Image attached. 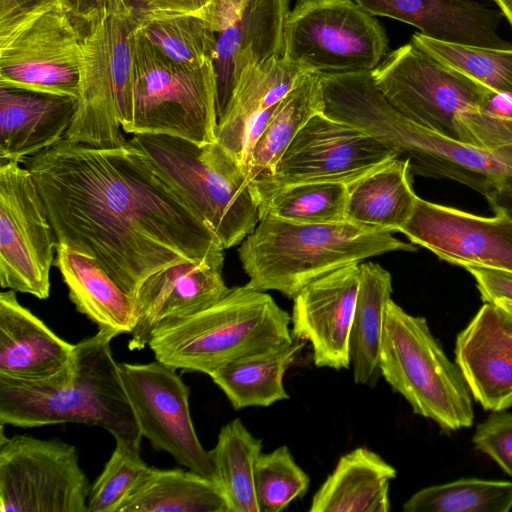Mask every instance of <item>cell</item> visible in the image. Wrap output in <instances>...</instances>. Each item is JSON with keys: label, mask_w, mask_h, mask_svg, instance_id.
Instances as JSON below:
<instances>
[{"label": "cell", "mask_w": 512, "mask_h": 512, "mask_svg": "<svg viewBox=\"0 0 512 512\" xmlns=\"http://www.w3.org/2000/svg\"><path fill=\"white\" fill-rule=\"evenodd\" d=\"M23 163L57 244L94 257L131 295L167 266L224 259L217 235L129 140L100 148L63 139Z\"/></svg>", "instance_id": "6da1fadb"}, {"label": "cell", "mask_w": 512, "mask_h": 512, "mask_svg": "<svg viewBox=\"0 0 512 512\" xmlns=\"http://www.w3.org/2000/svg\"><path fill=\"white\" fill-rule=\"evenodd\" d=\"M111 340L97 332L75 344L71 372L62 381L0 378V424L22 428L94 425L108 431L115 441L140 446L142 434L112 354Z\"/></svg>", "instance_id": "7a4b0ae2"}, {"label": "cell", "mask_w": 512, "mask_h": 512, "mask_svg": "<svg viewBox=\"0 0 512 512\" xmlns=\"http://www.w3.org/2000/svg\"><path fill=\"white\" fill-rule=\"evenodd\" d=\"M418 247L391 232L351 222L303 224L261 215L238 248L254 290H276L293 299L306 285L341 267Z\"/></svg>", "instance_id": "3957f363"}, {"label": "cell", "mask_w": 512, "mask_h": 512, "mask_svg": "<svg viewBox=\"0 0 512 512\" xmlns=\"http://www.w3.org/2000/svg\"><path fill=\"white\" fill-rule=\"evenodd\" d=\"M372 75L385 99L413 122L483 149L512 145V122L485 109L490 88L412 41L388 54Z\"/></svg>", "instance_id": "277c9868"}, {"label": "cell", "mask_w": 512, "mask_h": 512, "mask_svg": "<svg viewBox=\"0 0 512 512\" xmlns=\"http://www.w3.org/2000/svg\"><path fill=\"white\" fill-rule=\"evenodd\" d=\"M290 321L269 294L245 284L202 311L160 323L148 346L163 364L210 375L236 360L291 346Z\"/></svg>", "instance_id": "5b68a950"}, {"label": "cell", "mask_w": 512, "mask_h": 512, "mask_svg": "<svg viewBox=\"0 0 512 512\" xmlns=\"http://www.w3.org/2000/svg\"><path fill=\"white\" fill-rule=\"evenodd\" d=\"M158 172L213 230L224 249L240 244L260 221V203L239 160L217 141L197 145L158 134H135Z\"/></svg>", "instance_id": "8992f818"}, {"label": "cell", "mask_w": 512, "mask_h": 512, "mask_svg": "<svg viewBox=\"0 0 512 512\" xmlns=\"http://www.w3.org/2000/svg\"><path fill=\"white\" fill-rule=\"evenodd\" d=\"M380 372L413 412L451 432L473 424L472 394L456 364L445 354L424 317L392 299L384 324Z\"/></svg>", "instance_id": "52a82bcc"}, {"label": "cell", "mask_w": 512, "mask_h": 512, "mask_svg": "<svg viewBox=\"0 0 512 512\" xmlns=\"http://www.w3.org/2000/svg\"><path fill=\"white\" fill-rule=\"evenodd\" d=\"M217 123L213 61L198 67L181 65L136 31L129 133L168 135L205 145L216 141Z\"/></svg>", "instance_id": "ba28073f"}, {"label": "cell", "mask_w": 512, "mask_h": 512, "mask_svg": "<svg viewBox=\"0 0 512 512\" xmlns=\"http://www.w3.org/2000/svg\"><path fill=\"white\" fill-rule=\"evenodd\" d=\"M387 49L383 27L353 0H298L285 20L282 57L305 72L371 71Z\"/></svg>", "instance_id": "9c48e42d"}, {"label": "cell", "mask_w": 512, "mask_h": 512, "mask_svg": "<svg viewBox=\"0 0 512 512\" xmlns=\"http://www.w3.org/2000/svg\"><path fill=\"white\" fill-rule=\"evenodd\" d=\"M90 488L73 445L2 429L0 512H87Z\"/></svg>", "instance_id": "30bf717a"}, {"label": "cell", "mask_w": 512, "mask_h": 512, "mask_svg": "<svg viewBox=\"0 0 512 512\" xmlns=\"http://www.w3.org/2000/svg\"><path fill=\"white\" fill-rule=\"evenodd\" d=\"M56 247V235L31 172L18 162L1 161V287L47 299Z\"/></svg>", "instance_id": "8fae6325"}, {"label": "cell", "mask_w": 512, "mask_h": 512, "mask_svg": "<svg viewBox=\"0 0 512 512\" xmlns=\"http://www.w3.org/2000/svg\"><path fill=\"white\" fill-rule=\"evenodd\" d=\"M394 158L397 155L392 150L369 134L320 113L301 128L273 174L253 189L261 205L291 185L332 182L349 186Z\"/></svg>", "instance_id": "7c38bea8"}, {"label": "cell", "mask_w": 512, "mask_h": 512, "mask_svg": "<svg viewBox=\"0 0 512 512\" xmlns=\"http://www.w3.org/2000/svg\"><path fill=\"white\" fill-rule=\"evenodd\" d=\"M377 132L398 158L409 160L413 175L456 181L486 199L512 191V145L483 149L429 130L397 110L381 119Z\"/></svg>", "instance_id": "4fadbf2b"}, {"label": "cell", "mask_w": 512, "mask_h": 512, "mask_svg": "<svg viewBox=\"0 0 512 512\" xmlns=\"http://www.w3.org/2000/svg\"><path fill=\"white\" fill-rule=\"evenodd\" d=\"M118 366L142 437L180 465L217 483L210 451L201 445L190 415V389L177 369L158 360Z\"/></svg>", "instance_id": "5bb4252c"}, {"label": "cell", "mask_w": 512, "mask_h": 512, "mask_svg": "<svg viewBox=\"0 0 512 512\" xmlns=\"http://www.w3.org/2000/svg\"><path fill=\"white\" fill-rule=\"evenodd\" d=\"M83 35L63 5L32 19L0 43V87L78 99Z\"/></svg>", "instance_id": "9a60e30c"}, {"label": "cell", "mask_w": 512, "mask_h": 512, "mask_svg": "<svg viewBox=\"0 0 512 512\" xmlns=\"http://www.w3.org/2000/svg\"><path fill=\"white\" fill-rule=\"evenodd\" d=\"M493 211L480 216L418 197L401 233L449 264L512 275V218Z\"/></svg>", "instance_id": "2e32d148"}, {"label": "cell", "mask_w": 512, "mask_h": 512, "mask_svg": "<svg viewBox=\"0 0 512 512\" xmlns=\"http://www.w3.org/2000/svg\"><path fill=\"white\" fill-rule=\"evenodd\" d=\"M223 263L220 258L185 261L147 277L132 294L134 328L129 349L148 346L160 323L193 315L222 299L230 290L222 276Z\"/></svg>", "instance_id": "e0dca14e"}, {"label": "cell", "mask_w": 512, "mask_h": 512, "mask_svg": "<svg viewBox=\"0 0 512 512\" xmlns=\"http://www.w3.org/2000/svg\"><path fill=\"white\" fill-rule=\"evenodd\" d=\"M359 288V263L306 285L294 298L292 336L307 340L318 367L348 369L350 333Z\"/></svg>", "instance_id": "ac0fdd59"}, {"label": "cell", "mask_w": 512, "mask_h": 512, "mask_svg": "<svg viewBox=\"0 0 512 512\" xmlns=\"http://www.w3.org/2000/svg\"><path fill=\"white\" fill-rule=\"evenodd\" d=\"M455 362L485 410L512 407V318L485 302L455 341Z\"/></svg>", "instance_id": "d6986e66"}, {"label": "cell", "mask_w": 512, "mask_h": 512, "mask_svg": "<svg viewBox=\"0 0 512 512\" xmlns=\"http://www.w3.org/2000/svg\"><path fill=\"white\" fill-rule=\"evenodd\" d=\"M75 344L55 334L21 305L14 290L0 294V378L25 382L66 379Z\"/></svg>", "instance_id": "ffe728a7"}, {"label": "cell", "mask_w": 512, "mask_h": 512, "mask_svg": "<svg viewBox=\"0 0 512 512\" xmlns=\"http://www.w3.org/2000/svg\"><path fill=\"white\" fill-rule=\"evenodd\" d=\"M122 131L105 16L89 26L83 35L79 96L64 139L94 147L112 148L127 141Z\"/></svg>", "instance_id": "44dd1931"}, {"label": "cell", "mask_w": 512, "mask_h": 512, "mask_svg": "<svg viewBox=\"0 0 512 512\" xmlns=\"http://www.w3.org/2000/svg\"><path fill=\"white\" fill-rule=\"evenodd\" d=\"M353 1L372 16L404 22L434 40L485 48H512L498 34L502 12L475 0Z\"/></svg>", "instance_id": "7402d4cb"}, {"label": "cell", "mask_w": 512, "mask_h": 512, "mask_svg": "<svg viewBox=\"0 0 512 512\" xmlns=\"http://www.w3.org/2000/svg\"><path fill=\"white\" fill-rule=\"evenodd\" d=\"M289 0H248L241 15L216 33L214 67L217 117L225 113L241 72L274 56H282Z\"/></svg>", "instance_id": "603a6c76"}, {"label": "cell", "mask_w": 512, "mask_h": 512, "mask_svg": "<svg viewBox=\"0 0 512 512\" xmlns=\"http://www.w3.org/2000/svg\"><path fill=\"white\" fill-rule=\"evenodd\" d=\"M77 99L0 87V159L23 163L64 139Z\"/></svg>", "instance_id": "cb8c5ba5"}, {"label": "cell", "mask_w": 512, "mask_h": 512, "mask_svg": "<svg viewBox=\"0 0 512 512\" xmlns=\"http://www.w3.org/2000/svg\"><path fill=\"white\" fill-rule=\"evenodd\" d=\"M53 266L60 271L76 310L93 322L99 333L113 339L132 332V295L94 257L57 244Z\"/></svg>", "instance_id": "d4e9b609"}, {"label": "cell", "mask_w": 512, "mask_h": 512, "mask_svg": "<svg viewBox=\"0 0 512 512\" xmlns=\"http://www.w3.org/2000/svg\"><path fill=\"white\" fill-rule=\"evenodd\" d=\"M396 469L365 447L343 455L314 494L310 512H388Z\"/></svg>", "instance_id": "484cf974"}, {"label": "cell", "mask_w": 512, "mask_h": 512, "mask_svg": "<svg viewBox=\"0 0 512 512\" xmlns=\"http://www.w3.org/2000/svg\"><path fill=\"white\" fill-rule=\"evenodd\" d=\"M306 73L282 56L246 66L218 120L216 141L241 163L243 136L250 120L280 102Z\"/></svg>", "instance_id": "4316f807"}, {"label": "cell", "mask_w": 512, "mask_h": 512, "mask_svg": "<svg viewBox=\"0 0 512 512\" xmlns=\"http://www.w3.org/2000/svg\"><path fill=\"white\" fill-rule=\"evenodd\" d=\"M417 199L409 160L394 158L348 186L346 220L391 233L401 232Z\"/></svg>", "instance_id": "83f0119b"}, {"label": "cell", "mask_w": 512, "mask_h": 512, "mask_svg": "<svg viewBox=\"0 0 512 512\" xmlns=\"http://www.w3.org/2000/svg\"><path fill=\"white\" fill-rule=\"evenodd\" d=\"M392 277L377 263L359 264V288L350 333V359L356 384L374 387L381 375L379 360Z\"/></svg>", "instance_id": "f1b7e54d"}, {"label": "cell", "mask_w": 512, "mask_h": 512, "mask_svg": "<svg viewBox=\"0 0 512 512\" xmlns=\"http://www.w3.org/2000/svg\"><path fill=\"white\" fill-rule=\"evenodd\" d=\"M322 112L320 75L308 72L277 103L265 129L243 163L252 187L273 174L276 164L301 128Z\"/></svg>", "instance_id": "f546056e"}, {"label": "cell", "mask_w": 512, "mask_h": 512, "mask_svg": "<svg viewBox=\"0 0 512 512\" xmlns=\"http://www.w3.org/2000/svg\"><path fill=\"white\" fill-rule=\"evenodd\" d=\"M117 512H229L219 485L191 470L150 467Z\"/></svg>", "instance_id": "4dcf8cb0"}, {"label": "cell", "mask_w": 512, "mask_h": 512, "mask_svg": "<svg viewBox=\"0 0 512 512\" xmlns=\"http://www.w3.org/2000/svg\"><path fill=\"white\" fill-rule=\"evenodd\" d=\"M302 347V343H293L276 352L242 358L213 371L209 376L234 409L268 407L289 399L283 379Z\"/></svg>", "instance_id": "1f68e13d"}, {"label": "cell", "mask_w": 512, "mask_h": 512, "mask_svg": "<svg viewBox=\"0 0 512 512\" xmlns=\"http://www.w3.org/2000/svg\"><path fill=\"white\" fill-rule=\"evenodd\" d=\"M262 441L236 418L225 424L210 450L217 484L229 512H260L255 489V466Z\"/></svg>", "instance_id": "d6a6232c"}, {"label": "cell", "mask_w": 512, "mask_h": 512, "mask_svg": "<svg viewBox=\"0 0 512 512\" xmlns=\"http://www.w3.org/2000/svg\"><path fill=\"white\" fill-rule=\"evenodd\" d=\"M136 31L181 65L198 67L214 60L216 33L198 13L138 10Z\"/></svg>", "instance_id": "836d02e7"}, {"label": "cell", "mask_w": 512, "mask_h": 512, "mask_svg": "<svg viewBox=\"0 0 512 512\" xmlns=\"http://www.w3.org/2000/svg\"><path fill=\"white\" fill-rule=\"evenodd\" d=\"M512 509V482L461 478L428 486L403 505L405 512H508Z\"/></svg>", "instance_id": "e575fe53"}, {"label": "cell", "mask_w": 512, "mask_h": 512, "mask_svg": "<svg viewBox=\"0 0 512 512\" xmlns=\"http://www.w3.org/2000/svg\"><path fill=\"white\" fill-rule=\"evenodd\" d=\"M348 186L343 183L312 182L287 186L260 205L267 214L294 223L321 224L346 220Z\"/></svg>", "instance_id": "d590c367"}, {"label": "cell", "mask_w": 512, "mask_h": 512, "mask_svg": "<svg viewBox=\"0 0 512 512\" xmlns=\"http://www.w3.org/2000/svg\"><path fill=\"white\" fill-rule=\"evenodd\" d=\"M411 41L443 65L496 92L512 96V48L448 43L420 33H415Z\"/></svg>", "instance_id": "8d00e7d4"}, {"label": "cell", "mask_w": 512, "mask_h": 512, "mask_svg": "<svg viewBox=\"0 0 512 512\" xmlns=\"http://www.w3.org/2000/svg\"><path fill=\"white\" fill-rule=\"evenodd\" d=\"M310 479L289 448L260 454L255 466V489L260 512H280L308 491Z\"/></svg>", "instance_id": "74e56055"}, {"label": "cell", "mask_w": 512, "mask_h": 512, "mask_svg": "<svg viewBox=\"0 0 512 512\" xmlns=\"http://www.w3.org/2000/svg\"><path fill=\"white\" fill-rule=\"evenodd\" d=\"M140 456V446L117 440L103 471L91 485L87 512H117L149 470Z\"/></svg>", "instance_id": "f35d334b"}, {"label": "cell", "mask_w": 512, "mask_h": 512, "mask_svg": "<svg viewBox=\"0 0 512 512\" xmlns=\"http://www.w3.org/2000/svg\"><path fill=\"white\" fill-rule=\"evenodd\" d=\"M472 443L512 478V413L494 411L477 425Z\"/></svg>", "instance_id": "ab89813d"}, {"label": "cell", "mask_w": 512, "mask_h": 512, "mask_svg": "<svg viewBox=\"0 0 512 512\" xmlns=\"http://www.w3.org/2000/svg\"><path fill=\"white\" fill-rule=\"evenodd\" d=\"M63 3L64 0H0V43L32 19Z\"/></svg>", "instance_id": "60d3db41"}, {"label": "cell", "mask_w": 512, "mask_h": 512, "mask_svg": "<svg viewBox=\"0 0 512 512\" xmlns=\"http://www.w3.org/2000/svg\"><path fill=\"white\" fill-rule=\"evenodd\" d=\"M476 283L483 302L496 299L512 301V275L494 270L466 268Z\"/></svg>", "instance_id": "b9f144b4"}, {"label": "cell", "mask_w": 512, "mask_h": 512, "mask_svg": "<svg viewBox=\"0 0 512 512\" xmlns=\"http://www.w3.org/2000/svg\"><path fill=\"white\" fill-rule=\"evenodd\" d=\"M110 0H64V8L76 24L86 30L107 14Z\"/></svg>", "instance_id": "7bdbcfd3"}, {"label": "cell", "mask_w": 512, "mask_h": 512, "mask_svg": "<svg viewBox=\"0 0 512 512\" xmlns=\"http://www.w3.org/2000/svg\"><path fill=\"white\" fill-rule=\"evenodd\" d=\"M138 10L197 13L211 0H131Z\"/></svg>", "instance_id": "ee69618b"}, {"label": "cell", "mask_w": 512, "mask_h": 512, "mask_svg": "<svg viewBox=\"0 0 512 512\" xmlns=\"http://www.w3.org/2000/svg\"><path fill=\"white\" fill-rule=\"evenodd\" d=\"M492 210L500 209L512 218V191H504L487 199Z\"/></svg>", "instance_id": "f6af8a7d"}, {"label": "cell", "mask_w": 512, "mask_h": 512, "mask_svg": "<svg viewBox=\"0 0 512 512\" xmlns=\"http://www.w3.org/2000/svg\"><path fill=\"white\" fill-rule=\"evenodd\" d=\"M500 8L502 14L512 25V0H494Z\"/></svg>", "instance_id": "bcb514c9"}, {"label": "cell", "mask_w": 512, "mask_h": 512, "mask_svg": "<svg viewBox=\"0 0 512 512\" xmlns=\"http://www.w3.org/2000/svg\"><path fill=\"white\" fill-rule=\"evenodd\" d=\"M490 303L495 304L498 308H500L512 318V301L506 299H496Z\"/></svg>", "instance_id": "7dc6e473"}]
</instances>
